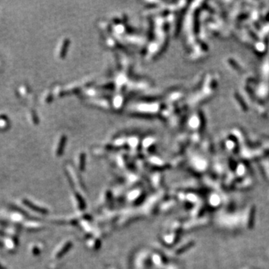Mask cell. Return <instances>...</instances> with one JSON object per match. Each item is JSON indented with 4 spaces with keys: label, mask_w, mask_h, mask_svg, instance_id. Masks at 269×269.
Instances as JSON below:
<instances>
[{
    "label": "cell",
    "mask_w": 269,
    "mask_h": 269,
    "mask_svg": "<svg viewBox=\"0 0 269 269\" xmlns=\"http://www.w3.org/2000/svg\"><path fill=\"white\" fill-rule=\"evenodd\" d=\"M255 207H252L250 212V216H249L248 219V227L250 229H252L254 224V217H255Z\"/></svg>",
    "instance_id": "obj_1"
}]
</instances>
